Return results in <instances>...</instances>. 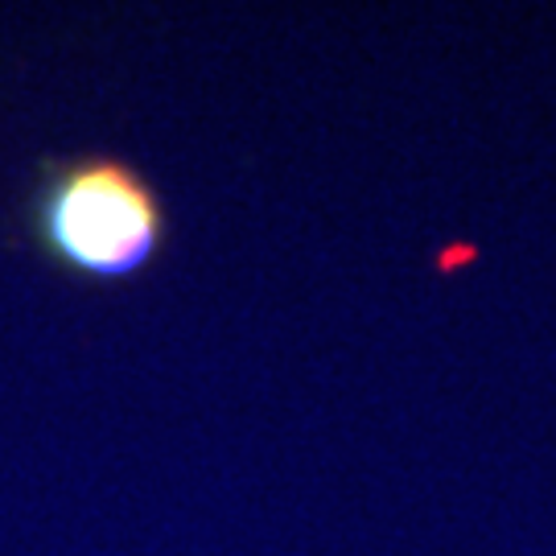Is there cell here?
<instances>
[{"mask_svg": "<svg viewBox=\"0 0 556 556\" xmlns=\"http://www.w3.org/2000/svg\"><path fill=\"white\" fill-rule=\"evenodd\" d=\"M34 219L50 256L103 280L137 273L157 252L165 231L153 186L108 157L54 169L41 186Z\"/></svg>", "mask_w": 556, "mask_h": 556, "instance_id": "obj_1", "label": "cell"}]
</instances>
